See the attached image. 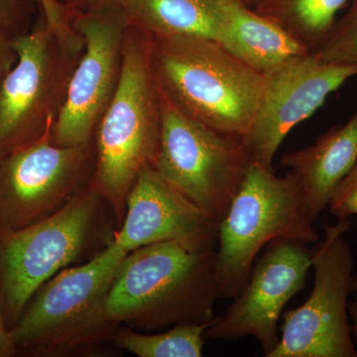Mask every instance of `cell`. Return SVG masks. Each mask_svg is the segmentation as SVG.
<instances>
[{
    "label": "cell",
    "instance_id": "4fadbf2b",
    "mask_svg": "<svg viewBox=\"0 0 357 357\" xmlns=\"http://www.w3.org/2000/svg\"><path fill=\"white\" fill-rule=\"evenodd\" d=\"M357 77V63H332L316 53L300 56L264 75V91L246 136L253 161L273 169L288 134L323 107L326 98Z\"/></svg>",
    "mask_w": 357,
    "mask_h": 357
},
{
    "label": "cell",
    "instance_id": "2e32d148",
    "mask_svg": "<svg viewBox=\"0 0 357 357\" xmlns=\"http://www.w3.org/2000/svg\"><path fill=\"white\" fill-rule=\"evenodd\" d=\"M220 44L262 75L292 59L312 53L299 40L256 13L244 0L225 2Z\"/></svg>",
    "mask_w": 357,
    "mask_h": 357
},
{
    "label": "cell",
    "instance_id": "ffe728a7",
    "mask_svg": "<svg viewBox=\"0 0 357 357\" xmlns=\"http://www.w3.org/2000/svg\"><path fill=\"white\" fill-rule=\"evenodd\" d=\"M347 6L325 43L316 52L326 62L357 63V0H351Z\"/></svg>",
    "mask_w": 357,
    "mask_h": 357
},
{
    "label": "cell",
    "instance_id": "484cf974",
    "mask_svg": "<svg viewBox=\"0 0 357 357\" xmlns=\"http://www.w3.org/2000/svg\"><path fill=\"white\" fill-rule=\"evenodd\" d=\"M15 356L13 340H11L10 330L7 328L3 312L0 307V357Z\"/></svg>",
    "mask_w": 357,
    "mask_h": 357
},
{
    "label": "cell",
    "instance_id": "7c38bea8",
    "mask_svg": "<svg viewBox=\"0 0 357 357\" xmlns=\"http://www.w3.org/2000/svg\"><path fill=\"white\" fill-rule=\"evenodd\" d=\"M248 283L223 314L204 331L206 340L252 337L268 356L280 340L278 324L289 301L306 287L312 250L297 241H277L263 249Z\"/></svg>",
    "mask_w": 357,
    "mask_h": 357
},
{
    "label": "cell",
    "instance_id": "d4e9b609",
    "mask_svg": "<svg viewBox=\"0 0 357 357\" xmlns=\"http://www.w3.org/2000/svg\"><path fill=\"white\" fill-rule=\"evenodd\" d=\"M13 37L0 30V83L10 72L17 61Z\"/></svg>",
    "mask_w": 357,
    "mask_h": 357
},
{
    "label": "cell",
    "instance_id": "7a4b0ae2",
    "mask_svg": "<svg viewBox=\"0 0 357 357\" xmlns=\"http://www.w3.org/2000/svg\"><path fill=\"white\" fill-rule=\"evenodd\" d=\"M151 67L162 98L208 128L245 138L264 91V75L215 40L152 36Z\"/></svg>",
    "mask_w": 357,
    "mask_h": 357
},
{
    "label": "cell",
    "instance_id": "83f0119b",
    "mask_svg": "<svg viewBox=\"0 0 357 357\" xmlns=\"http://www.w3.org/2000/svg\"><path fill=\"white\" fill-rule=\"evenodd\" d=\"M258 1H259V0H244V2H245V3L250 7L255 6L256 4L258 3Z\"/></svg>",
    "mask_w": 357,
    "mask_h": 357
},
{
    "label": "cell",
    "instance_id": "ac0fdd59",
    "mask_svg": "<svg viewBox=\"0 0 357 357\" xmlns=\"http://www.w3.org/2000/svg\"><path fill=\"white\" fill-rule=\"evenodd\" d=\"M351 0H259L252 8L290 33L310 51L328 39L340 11Z\"/></svg>",
    "mask_w": 357,
    "mask_h": 357
},
{
    "label": "cell",
    "instance_id": "6da1fadb",
    "mask_svg": "<svg viewBox=\"0 0 357 357\" xmlns=\"http://www.w3.org/2000/svg\"><path fill=\"white\" fill-rule=\"evenodd\" d=\"M215 251L164 241L128 253L107 297L110 319L119 326L151 333L211 324L215 304L222 298Z\"/></svg>",
    "mask_w": 357,
    "mask_h": 357
},
{
    "label": "cell",
    "instance_id": "e0dca14e",
    "mask_svg": "<svg viewBox=\"0 0 357 357\" xmlns=\"http://www.w3.org/2000/svg\"><path fill=\"white\" fill-rule=\"evenodd\" d=\"M227 0H129L131 24L152 36L202 37L222 40Z\"/></svg>",
    "mask_w": 357,
    "mask_h": 357
},
{
    "label": "cell",
    "instance_id": "603a6c76",
    "mask_svg": "<svg viewBox=\"0 0 357 357\" xmlns=\"http://www.w3.org/2000/svg\"><path fill=\"white\" fill-rule=\"evenodd\" d=\"M39 7L45 20L56 33L61 36L70 34L72 25L69 13L64 7L61 6L56 0H39Z\"/></svg>",
    "mask_w": 357,
    "mask_h": 357
},
{
    "label": "cell",
    "instance_id": "277c9868",
    "mask_svg": "<svg viewBox=\"0 0 357 357\" xmlns=\"http://www.w3.org/2000/svg\"><path fill=\"white\" fill-rule=\"evenodd\" d=\"M152 37L129 24L121 81L93 143L96 166L93 188L114 213L117 229L138 176L153 165L162 128V98L151 67Z\"/></svg>",
    "mask_w": 357,
    "mask_h": 357
},
{
    "label": "cell",
    "instance_id": "d6986e66",
    "mask_svg": "<svg viewBox=\"0 0 357 357\" xmlns=\"http://www.w3.org/2000/svg\"><path fill=\"white\" fill-rule=\"evenodd\" d=\"M204 325H177L160 333H140L121 326L114 342L123 351L139 357H201L206 337Z\"/></svg>",
    "mask_w": 357,
    "mask_h": 357
},
{
    "label": "cell",
    "instance_id": "9c48e42d",
    "mask_svg": "<svg viewBox=\"0 0 357 357\" xmlns=\"http://www.w3.org/2000/svg\"><path fill=\"white\" fill-rule=\"evenodd\" d=\"M347 220L325 225L312 249L314 280L306 302L283 314L280 340L267 357H357L349 325L354 257L344 234Z\"/></svg>",
    "mask_w": 357,
    "mask_h": 357
},
{
    "label": "cell",
    "instance_id": "8fae6325",
    "mask_svg": "<svg viewBox=\"0 0 357 357\" xmlns=\"http://www.w3.org/2000/svg\"><path fill=\"white\" fill-rule=\"evenodd\" d=\"M70 20L83 37L84 51L52 129V140L60 146L93 140L121 81L124 43L130 24L124 8L70 14Z\"/></svg>",
    "mask_w": 357,
    "mask_h": 357
},
{
    "label": "cell",
    "instance_id": "44dd1931",
    "mask_svg": "<svg viewBox=\"0 0 357 357\" xmlns=\"http://www.w3.org/2000/svg\"><path fill=\"white\" fill-rule=\"evenodd\" d=\"M37 10L39 0H0V30L13 38L31 31Z\"/></svg>",
    "mask_w": 357,
    "mask_h": 357
},
{
    "label": "cell",
    "instance_id": "ba28073f",
    "mask_svg": "<svg viewBox=\"0 0 357 357\" xmlns=\"http://www.w3.org/2000/svg\"><path fill=\"white\" fill-rule=\"evenodd\" d=\"M252 162L243 137L208 128L162 98L161 137L152 166L218 225Z\"/></svg>",
    "mask_w": 357,
    "mask_h": 357
},
{
    "label": "cell",
    "instance_id": "5bb4252c",
    "mask_svg": "<svg viewBox=\"0 0 357 357\" xmlns=\"http://www.w3.org/2000/svg\"><path fill=\"white\" fill-rule=\"evenodd\" d=\"M218 234L217 223L150 165L129 192L123 222L112 241L126 253L164 241L215 249Z\"/></svg>",
    "mask_w": 357,
    "mask_h": 357
},
{
    "label": "cell",
    "instance_id": "5b68a950",
    "mask_svg": "<svg viewBox=\"0 0 357 357\" xmlns=\"http://www.w3.org/2000/svg\"><path fill=\"white\" fill-rule=\"evenodd\" d=\"M116 229L109 204L91 185L52 217L0 232V307L7 328L13 330L44 283L102 252Z\"/></svg>",
    "mask_w": 357,
    "mask_h": 357
},
{
    "label": "cell",
    "instance_id": "52a82bcc",
    "mask_svg": "<svg viewBox=\"0 0 357 357\" xmlns=\"http://www.w3.org/2000/svg\"><path fill=\"white\" fill-rule=\"evenodd\" d=\"M13 44L17 61L0 83V158L51 134L84 51L60 38L41 11Z\"/></svg>",
    "mask_w": 357,
    "mask_h": 357
},
{
    "label": "cell",
    "instance_id": "30bf717a",
    "mask_svg": "<svg viewBox=\"0 0 357 357\" xmlns=\"http://www.w3.org/2000/svg\"><path fill=\"white\" fill-rule=\"evenodd\" d=\"M93 140L60 146L51 134L0 158V232L42 222L93 185Z\"/></svg>",
    "mask_w": 357,
    "mask_h": 357
},
{
    "label": "cell",
    "instance_id": "4316f807",
    "mask_svg": "<svg viewBox=\"0 0 357 357\" xmlns=\"http://www.w3.org/2000/svg\"><path fill=\"white\" fill-rule=\"evenodd\" d=\"M352 293L354 294V299L349 301V314L352 321L351 335L357 351V274H354Z\"/></svg>",
    "mask_w": 357,
    "mask_h": 357
},
{
    "label": "cell",
    "instance_id": "3957f363",
    "mask_svg": "<svg viewBox=\"0 0 357 357\" xmlns=\"http://www.w3.org/2000/svg\"><path fill=\"white\" fill-rule=\"evenodd\" d=\"M126 255L110 241L89 261L66 268L44 283L10 331L15 356H93L114 342L121 326L110 319L107 301Z\"/></svg>",
    "mask_w": 357,
    "mask_h": 357
},
{
    "label": "cell",
    "instance_id": "8992f818",
    "mask_svg": "<svg viewBox=\"0 0 357 357\" xmlns=\"http://www.w3.org/2000/svg\"><path fill=\"white\" fill-rule=\"evenodd\" d=\"M314 222L295 174L279 177L274 169L253 161L218 225L215 267L222 298L232 300L241 293L268 244L318 243Z\"/></svg>",
    "mask_w": 357,
    "mask_h": 357
},
{
    "label": "cell",
    "instance_id": "9a60e30c",
    "mask_svg": "<svg viewBox=\"0 0 357 357\" xmlns=\"http://www.w3.org/2000/svg\"><path fill=\"white\" fill-rule=\"evenodd\" d=\"M357 162V110L344 124L321 134L310 146L287 152L281 166L299 180L307 208L316 222L337 185Z\"/></svg>",
    "mask_w": 357,
    "mask_h": 357
},
{
    "label": "cell",
    "instance_id": "7402d4cb",
    "mask_svg": "<svg viewBox=\"0 0 357 357\" xmlns=\"http://www.w3.org/2000/svg\"><path fill=\"white\" fill-rule=\"evenodd\" d=\"M328 208L331 215L337 220L357 215V162L335 188Z\"/></svg>",
    "mask_w": 357,
    "mask_h": 357
},
{
    "label": "cell",
    "instance_id": "cb8c5ba5",
    "mask_svg": "<svg viewBox=\"0 0 357 357\" xmlns=\"http://www.w3.org/2000/svg\"><path fill=\"white\" fill-rule=\"evenodd\" d=\"M69 14L93 13L126 8L129 0H56Z\"/></svg>",
    "mask_w": 357,
    "mask_h": 357
}]
</instances>
